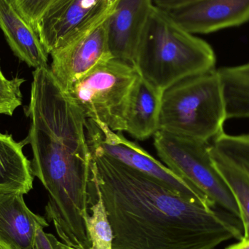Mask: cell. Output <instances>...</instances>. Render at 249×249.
Returning a JSON list of instances; mask_svg holds the SVG:
<instances>
[{"mask_svg":"<svg viewBox=\"0 0 249 249\" xmlns=\"http://www.w3.org/2000/svg\"><path fill=\"white\" fill-rule=\"evenodd\" d=\"M45 228H39L35 234L32 249H73L62 244L52 234L46 233Z\"/></svg>","mask_w":249,"mask_h":249,"instance_id":"obj_22","label":"cell"},{"mask_svg":"<svg viewBox=\"0 0 249 249\" xmlns=\"http://www.w3.org/2000/svg\"><path fill=\"white\" fill-rule=\"evenodd\" d=\"M227 120L249 118V62L216 70Z\"/></svg>","mask_w":249,"mask_h":249,"instance_id":"obj_16","label":"cell"},{"mask_svg":"<svg viewBox=\"0 0 249 249\" xmlns=\"http://www.w3.org/2000/svg\"><path fill=\"white\" fill-rule=\"evenodd\" d=\"M51 74L67 91L101 63L112 58L107 35V19L68 45L51 53Z\"/></svg>","mask_w":249,"mask_h":249,"instance_id":"obj_9","label":"cell"},{"mask_svg":"<svg viewBox=\"0 0 249 249\" xmlns=\"http://www.w3.org/2000/svg\"><path fill=\"white\" fill-rule=\"evenodd\" d=\"M0 249H4L1 248V247H0Z\"/></svg>","mask_w":249,"mask_h":249,"instance_id":"obj_26","label":"cell"},{"mask_svg":"<svg viewBox=\"0 0 249 249\" xmlns=\"http://www.w3.org/2000/svg\"><path fill=\"white\" fill-rule=\"evenodd\" d=\"M23 143L0 132V193H29L33 188L32 162L23 152Z\"/></svg>","mask_w":249,"mask_h":249,"instance_id":"obj_15","label":"cell"},{"mask_svg":"<svg viewBox=\"0 0 249 249\" xmlns=\"http://www.w3.org/2000/svg\"><path fill=\"white\" fill-rule=\"evenodd\" d=\"M154 7L153 0H118L107 18L112 58L135 67L142 35Z\"/></svg>","mask_w":249,"mask_h":249,"instance_id":"obj_10","label":"cell"},{"mask_svg":"<svg viewBox=\"0 0 249 249\" xmlns=\"http://www.w3.org/2000/svg\"><path fill=\"white\" fill-rule=\"evenodd\" d=\"M89 205L92 214L86 218V223L91 247L89 249H112L113 231L102 198L90 191Z\"/></svg>","mask_w":249,"mask_h":249,"instance_id":"obj_18","label":"cell"},{"mask_svg":"<svg viewBox=\"0 0 249 249\" xmlns=\"http://www.w3.org/2000/svg\"><path fill=\"white\" fill-rule=\"evenodd\" d=\"M49 226L46 219L26 206L23 195L0 193V247L4 249H32L39 228Z\"/></svg>","mask_w":249,"mask_h":249,"instance_id":"obj_12","label":"cell"},{"mask_svg":"<svg viewBox=\"0 0 249 249\" xmlns=\"http://www.w3.org/2000/svg\"><path fill=\"white\" fill-rule=\"evenodd\" d=\"M55 0H11L20 16L36 31V26L44 13Z\"/></svg>","mask_w":249,"mask_h":249,"instance_id":"obj_21","label":"cell"},{"mask_svg":"<svg viewBox=\"0 0 249 249\" xmlns=\"http://www.w3.org/2000/svg\"><path fill=\"white\" fill-rule=\"evenodd\" d=\"M225 249H249V241H243L241 240L240 242L233 245L230 246Z\"/></svg>","mask_w":249,"mask_h":249,"instance_id":"obj_24","label":"cell"},{"mask_svg":"<svg viewBox=\"0 0 249 249\" xmlns=\"http://www.w3.org/2000/svg\"><path fill=\"white\" fill-rule=\"evenodd\" d=\"M2 74V73H1V69H0V74Z\"/></svg>","mask_w":249,"mask_h":249,"instance_id":"obj_25","label":"cell"},{"mask_svg":"<svg viewBox=\"0 0 249 249\" xmlns=\"http://www.w3.org/2000/svg\"><path fill=\"white\" fill-rule=\"evenodd\" d=\"M227 121L216 69L184 79L162 93L159 130L210 142L225 133Z\"/></svg>","mask_w":249,"mask_h":249,"instance_id":"obj_4","label":"cell"},{"mask_svg":"<svg viewBox=\"0 0 249 249\" xmlns=\"http://www.w3.org/2000/svg\"><path fill=\"white\" fill-rule=\"evenodd\" d=\"M86 127L89 146L123 165L158 180L193 203L216 209L207 196L180 178L137 143L126 139L122 132L113 131L106 124L90 119H87Z\"/></svg>","mask_w":249,"mask_h":249,"instance_id":"obj_7","label":"cell"},{"mask_svg":"<svg viewBox=\"0 0 249 249\" xmlns=\"http://www.w3.org/2000/svg\"><path fill=\"white\" fill-rule=\"evenodd\" d=\"M212 145L162 130L154 135L158 156L170 170L207 196L216 208L240 220L236 200L212 159Z\"/></svg>","mask_w":249,"mask_h":249,"instance_id":"obj_6","label":"cell"},{"mask_svg":"<svg viewBox=\"0 0 249 249\" xmlns=\"http://www.w3.org/2000/svg\"><path fill=\"white\" fill-rule=\"evenodd\" d=\"M139 76L134 66L112 58L96 66L64 93L87 119L123 132L129 95Z\"/></svg>","mask_w":249,"mask_h":249,"instance_id":"obj_5","label":"cell"},{"mask_svg":"<svg viewBox=\"0 0 249 249\" xmlns=\"http://www.w3.org/2000/svg\"><path fill=\"white\" fill-rule=\"evenodd\" d=\"M211 155L218 171L225 178L236 200L240 221L244 228L241 240L249 241V174L219 155L211 147Z\"/></svg>","mask_w":249,"mask_h":249,"instance_id":"obj_17","label":"cell"},{"mask_svg":"<svg viewBox=\"0 0 249 249\" xmlns=\"http://www.w3.org/2000/svg\"><path fill=\"white\" fill-rule=\"evenodd\" d=\"M212 147L222 158L249 174V134L222 133L213 141Z\"/></svg>","mask_w":249,"mask_h":249,"instance_id":"obj_19","label":"cell"},{"mask_svg":"<svg viewBox=\"0 0 249 249\" xmlns=\"http://www.w3.org/2000/svg\"><path fill=\"white\" fill-rule=\"evenodd\" d=\"M215 65L216 55L208 42L154 5L135 61L141 77L164 91L184 79L215 70Z\"/></svg>","mask_w":249,"mask_h":249,"instance_id":"obj_3","label":"cell"},{"mask_svg":"<svg viewBox=\"0 0 249 249\" xmlns=\"http://www.w3.org/2000/svg\"><path fill=\"white\" fill-rule=\"evenodd\" d=\"M189 33L209 34L249 21V0H203L168 12Z\"/></svg>","mask_w":249,"mask_h":249,"instance_id":"obj_11","label":"cell"},{"mask_svg":"<svg viewBox=\"0 0 249 249\" xmlns=\"http://www.w3.org/2000/svg\"><path fill=\"white\" fill-rule=\"evenodd\" d=\"M162 90L139 76L129 95L124 117V131L138 140H145L159 130Z\"/></svg>","mask_w":249,"mask_h":249,"instance_id":"obj_14","label":"cell"},{"mask_svg":"<svg viewBox=\"0 0 249 249\" xmlns=\"http://www.w3.org/2000/svg\"><path fill=\"white\" fill-rule=\"evenodd\" d=\"M89 148L90 190L105 205L113 231L112 249H214L225 241L242 239L233 216L193 203L158 180Z\"/></svg>","mask_w":249,"mask_h":249,"instance_id":"obj_1","label":"cell"},{"mask_svg":"<svg viewBox=\"0 0 249 249\" xmlns=\"http://www.w3.org/2000/svg\"><path fill=\"white\" fill-rule=\"evenodd\" d=\"M26 114L32 172L49 195L47 219L64 244L89 249L86 219L93 174L87 118L66 96L48 67L34 71Z\"/></svg>","mask_w":249,"mask_h":249,"instance_id":"obj_2","label":"cell"},{"mask_svg":"<svg viewBox=\"0 0 249 249\" xmlns=\"http://www.w3.org/2000/svg\"><path fill=\"white\" fill-rule=\"evenodd\" d=\"M0 29L20 61L35 70L48 67L49 54L37 32L20 16L11 0H0Z\"/></svg>","mask_w":249,"mask_h":249,"instance_id":"obj_13","label":"cell"},{"mask_svg":"<svg viewBox=\"0 0 249 249\" xmlns=\"http://www.w3.org/2000/svg\"><path fill=\"white\" fill-rule=\"evenodd\" d=\"M203 0H153L155 5L165 11H173Z\"/></svg>","mask_w":249,"mask_h":249,"instance_id":"obj_23","label":"cell"},{"mask_svg":"<svg viewBox=\"0 0 249 249\" xmlns=\"http://www.w3.org/2000/svg\"><path fill=\"white\" fill-rule=\"evenodd\" d=\"M118 0H55L36 26L48 53L68 45L112 14Z\"/></svg>","mask_w":249,"mask_h":249,"instance_id":"obj_8","label":"cell"},{"mask_svg":"<svg viewBox=\"0 0 249 249\" xmlns=\"http://www.w3.org/2000/svg\"><path fill=\"white\" fill-rule=\"evenodd\" d=\"M24 79L7 80L0 74V115L12 116L13 112L22 104L20 86Z\"/></svg>","mask_w":249,"mask_h":249,"instance_id":"obj_20","label":"cell"},{"mask_svg":"<svg viewBox=\"0 0 249 249\" xmlns=\"http://www.w3.org/2000/svg\"></svg>","mask_w":249,"mask_h":249,"instance_id":"obj_27","label":"cell"}]
</instances>
